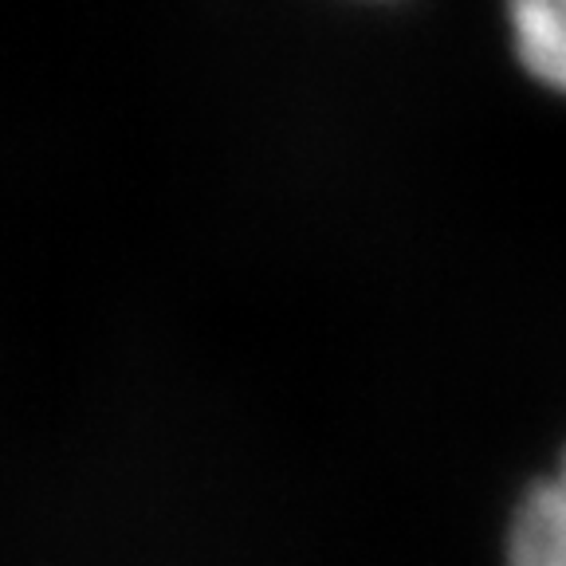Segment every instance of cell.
I'll use <instances>...</instances> for the list:
<instances>
[{
	"label": "cell",
	"instance_id": "cell-1",
	"mask_svg": "<svg viewBox=\"0 0 566 566\" xmlns=\"http://www.w3.org/2000/svg\"><path fill=\"white\" fill-rule=\"evenodd\" d=\"M507 566H566V452L555 476L539 480L515 507Z\"/></svg>",
	"mask_w": 566,
	"mask_h": 566
},
{
	"label": "cell",
	"instance_id": "cell-2",
	"mask_svg": "<svg viewBox=\"0 0 566 566\" xmlns=\"http://www.w3.org/2000/svg\"><path fill=\"white\" fill-rule=\"evenodd\" d=\"M507 17L520 63L543 87L566 95V0H512Z\"/></svg>",
	"mask_w": 566,
	"mask_h": 566
}]
</instances>
